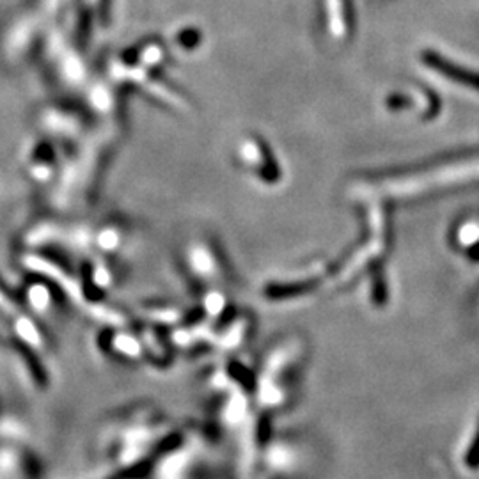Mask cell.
<instances>
[{
    "label": "cell",
    "instance_id": "cell-6",
    "mask_svg": "<svg viewBox=\"0 0 479 479\" xmlns=\"http://www.w3.org/2000/svg\"><path fill=\"white\" fill-rule=\"evenodd\" d=\"M31 302L36 309H45L48 305V291L43 286H34V290L31 291Z\"/></svg>",
    "mask_w": 479,
    "mask_h": 479
},
{
    "label": "cell",
    "instance_id": "cell-1",
    "mask_svg": "<svg viewBox=\"0 0 479 479\" xmlns=\"http://www.w3.org/2000/svg\"><path fill=\"white\" fill-rule=\"evenodd\" d=\"M23 263L27 268L34 270V272L41 273V275L48 277L50 280L59 284L73 300H80V288H78V284L75 283V280L71 279L59 265L48 261L46 258H41V256H27V258L23 259Z\"/></svg>",
    "mask_w": 479,
    "mask_h": 479
},
{
    "label": "cell",
    "instance_id": "cell-7",
    "mask_svg": "<svg viewBox=\"0 0 479 479\" xmlns=\"http://www.w3.org/2000/svg\"><path fill=\"white\" fill-rule=\"evenodd\" d=\"M98 241H100V247L107 248V251H110V248H114L117 245V233L112 231V229H105V231L100 233L98 236Z\"/></svg>",
    "mask_w": 479,
    "mask_h": 479
},
{
    "label": "cell",
    "instance_id": "cell-4",
    "mask_svg": "<svg viewBox=\"0 0 479 479\" xmlns=\"http://www.w3.org/2000/svg\"><path fill=\"white\" fill-rule=\"evenodd\" d=\"M16 332L21 339L34 348H43V337L39 334L38 327L27 318H21L16 322Z\"/></svg>",
    "mask_w": 479,
    "mask_h": 479
},
{
    "label": "cell",
    "instance_id": "cell-5",
    "mask_svg": "<svg viewBox=\"0 0 479 479\" xmlns=\"http://www.w3.org/2000/svg\"><path fill=\"white\" fill-rule=\"evenodd\" d=\"M116 348L121 354L130 355V357H135L137 354H140V343L128 334H121L116 337Z\"/></svg>",
    "mask_w": 479,
    "mask_h": 479
},
{
    "label": "cell",
    "instance_id": "cell-3",
    "mask_svg": "<svg viewBox=\"0 0 479 479\" xmlns=\"http://www.w3.org/2000/svg\"><path fill=\"white\" fill-rule=\"evenodd\" d=\"M190 265H192L194 272H197V275L214 277L215 272H217L215 256L211 254L210 248H206L204 245H196V247L190 251Z\"/></svg>",
    "mask_w": 479,
    "mask_h": 479
},
{
    "label": "cell",
    "instance_id": "cell-2",
    "mask_svg": "<svg viewBox=\"0 0 479 479\" xmlns=\"http://www.w3.org/2000/svg\"><path fill=\"white\" fill-rule=\"evenodd\" d=\"M421 57H423V63L426 64L428 68L438 71V73L444 75L446 78H451V80L458 82V84L469 85V88L479 91V73H476V71H470L467 70V68L458 66V64L444 59V57L438 56V53L435 52H424Z\"/></svg>",
    "mask_w": 479,
    "mask_h": 479
},
{
    "label": "cell",
    "instance_id": "cell-8",
    "mask_svg": "<svg viewBox=\"0 0 479 479\" xmlns=\"http://www.w3.org/2000/svg\"><path fill=\"white\" fill-rule=\"evenodd\" d=\"M206 305H208V311H210L211 315H217V312H221L222 307H224V298L217 293H211L210 297H208Z\"/></svg>",
    "mask_w": 479,
    "mask_h": 479
},
{
    "label": "cell",
    "instance_id": "cell-9",
    "mask_svg": "<svg viewBox=\"0 0 479 479\" xmlns=\"http://www.w3.org/2000/svg\"><path fill=\"white\" fill-rule=\"evenodd\" d=\"M0 309H2V311H13L14 309L13 300H9L2 290H0Z\"/></svg>",
    "mask_w": 479,
    "mask_h": 479
}]
</instances>
